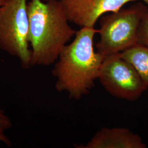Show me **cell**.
<instances>
[{"mask_svg": "<svg viewBox=\"0 0 148 148\" xmlns=\"http://www.w3.org/2000/svg\"><path fill=\"white\" fill-rule=\"evenodd\" d=\"M45 2H47L48 1H49V0H43Z\"/></svg>", "mask_w": 148, "mask_h": 148, "instance_id": "cell-13", "label": "cell"}, {"mask_svg": "<svg viewBox=\"0 0 148 148\" xmlns=\"http://www.w3.org/2000/svg\"><path fill=\"white\" fill-rule=\"evenodd\" d=\"M147 7L138 3L101 16L95 45L97 52L106 57L121 53L136 45L138 30Z\"/></svg>", "mask_w": 148, "mask_h": 148, "instance_id": "cell-3", "label": "cell"}, {"mask_svg": "<svg viewBox=\"0 0 148 148\" xmlns=\"http://www.w3.org/2000/svg\"><path fill=\"white\" fill-rule=\"evenodd\" d=\"M70 22L83 27H94L106 13L120 10L126 3L137 0H60Z\"/></svg>", "mask_w": 148, "mask_h": 148, "instance_id": "cell-6", "label": "cell"}, {"mask_svg": "<svg viewBox=\"0 0 148 148\" xmlns=\"http://www.w3.org/2000/svg\"><path fill=\"white\" fill-rule=\"evenodd\" d=\"M31 66L55 63L63 48L76 32L69 25L60 0H30L27 4Z\"/></svg>", "mask_w": 148, "mask_h": 148, "instance_id": "cell-2", "label": "cell"}, {"mask_svg": "<svg viewBox=\"0 0 148 148\" xmlns=\"http://www.w3.org/2000/svg\"><path fill=\"white\" fill-rule=\"evenodd\" d=\"M77 148H145L146 145L138 134L127 128H101L85 145H75Z\"/></svg>", "mask_w": 148, "mask_h": 148, "instance_id": "cell-7", "label": "cell"}, {"mask_svg": "<svg viewBox=\"0 0 148 148\" xmlns=\"http://www.w3.org/2000/svg\"><path fill=\"white\" fill-rule=\"evenodd\" d=\"M98 32L95 27H81L54 64L56 89L66 92L70 99L79 100L89 93L98 79L106 57L95 49L94 37Z\"/></svg>", "mask_w": 148, "mask_h": 148, "instance_id": "cell-1", "label": "cell"}, {"mask_svg": "<svg viewBox=\"0 0 148 148\" xmlns=\"http://www.w3.org/2000/svg\"><path fill=\"white\" fill-rule=\"evenodd\" d=\"M12 126L10 118L5 114V111L0 109V142L8 147L11 146L12 142L6 135V132L11 128Z\"/></svg>", "mask_w": 148, "mask_h": 148, "instance_id": "cell-10", "label": "cell"}, {"mask_svg": "<svg viewBox=\"0 0 148 148\" xmlns=\"http://www.w3.org/2000/svg\"><path fill=\"white\" fill-rule=\"evenodd\" d=\"M98 79L110 95L123 100L136 101L148 88L136 70L120 53L105 57Z\"/></svg>", "mask_w": 148, "mask_h": 148, "instance_id": "cell-5", "label": "cell"}, {"mask_svg": "<svg viewBox=\"0 0 148 148\" xmlns=\"http://www.w3.org/2000/svg\"><path fill=\"white\" fill-rule=\"evenodd\" d=\"M122 57L131 64L148 87V47L136 45L120 53Z\"/></svg>", "mask_w": 148, "mask_h": 148, "instance_id": "cell-8", "label": "cell"}, {"mask_svg": "<svg viewBox=\"0 0 148 148\" xmlns=\"http://www.w3.org/2000/svg\"><path fill=\"white\" fill-rule=\"evenodd\" d=\"M27 4V0H7L0 7V49L25 69L32 67Z\"/></svg>", "mask_w": 148, "mask_h": 148, "instance_id": "cell-4", "label": "cell"}, {"mask_svg": "<svg viewBox=\"0 0 148 148\" xmlns=\"http://www.w3.org/2000/svg\"><path fill=\"white\" fill-rule=\"evenodd\" d=\"M136 45L148 47V8L143 13L138 30Z\"/></svg>", "mask_w": 148, "mask_h": 148, "instance_id": "cell-9", "label": "cell"}, {"mask_svg": "<svg viewBox=\"0 0 148 148\" xmlns=\"http://www.w3.org/2000/svg\"><path fill=\"white\" fill-rule=\"evenodd\" d=\"M0 1H7V0H0Z\"/></svg>", "mask_w": 148, "mask_h": 148, "instance_id": "cell-14", "label": "cell"}, {"mask_svg": "<svg viewBox=\"0 0 148 148\" xmlns=\"http://www.w3.org/2000/svg\"><path fill=\"white\" fill-rule=\"evenodd\" d=\"M5 1H0V7L2 5H3L4 4V3L5 2Z\"/></svg>", "mask_w": 148, "mask_h": 148, "instance_id": "cell-11", "label": "cell"}, {"mask_svg": "<svg viewBox=\"0 0 148 148\" xmlns=\"http://www.w3.org/2000/svg\"><path fill=\"white\" fill-rule=\"evenodd\" d=\"M144 2H145L146 3H147L148 5V0H142Z\"/></svg>", "mask_w": 148, "mask_h": 148, "instance_id": "cell-12", "label": "cell"}]
</instances>
